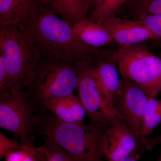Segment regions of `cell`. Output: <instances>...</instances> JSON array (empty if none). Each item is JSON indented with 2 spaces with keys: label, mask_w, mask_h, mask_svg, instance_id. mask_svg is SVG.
<instances>
[{
  "label": "cell",
  "mask_w": 161,
  "mask_h": 161,
  "mask_svg": "<svg viewBox=\"0 0 161 161\" xmlns=\"http://www.w3.org/2000/svg\"><path fill=\"white\" fill-rule=\"evenodd\" d=\"M23 25L40 54L53 62H86L95 66L112 53L85 43L74 33L71 25L52 10L42 8Z\"/></svg>",
  "instance_id": "6da1fadb"
},
{
  "label": "cell",
  "mask_w": 161,
  "mask_h": 161,
  "mask_svg": "<svg viewBox=\"0 0 161 161\" xmlns=\"http://www.w3.org/2000/svg\"><path fill=\"white\" fill-rule=\"evenodd\" d=\"M110 125L65 122L53 115L40 116L36 132L53 141L77 161H104L105 138Z\"/></svg>",
  "instance_id": "7a4b0ae2"
},
{
  "label": "cell",
  "mask_w": 161,
  "mask_h": 161,
  "mask_svg": "<svg viewBox=\"0 0 161 161\" xmlns=\"http://www.w3.org/2000/svg\"><path fill=\"white\" fill-rule=\"evenodd\" d=\"M0 50L4 54L7 72L4 94L30 87L41 54L23 24L1 26Z\"/></svg>",
  "instance_id": "3957f363"
},
{
  "label": "cell",
  "mask_w": 161,
  "mask_h": 161,
  "mask_svg": "<svg viewBox=\"0 0 161 161\" xmlns=\"http://www.w3.org/2000/svg\"><path fill=\"white\" fill-rule=\"evenodd\" d=\"M112 56L123 79L137 84L149 97L161 92V59L145 42L119 47Z\"/></svg>",
  "instance_id": "277c9868"
},
{
  "label": "cell",
  "mask_w": 161,
  "mask_h": 161,
  "mask_svg": "<svg viewBox=\"0 0 161 161\" xmlns=\"http://www.w3.org/2000/svg\"><path fill=\"white\" fill-rule=\"evenodd\" d=\"M33 111L27 93L18 91L1 95L0 126L20 137L22 146H35L32 135L35 133L39 116Z\"/></svg>",
  "instance_id": "5b68a950"
},
{
  "label": "cell",
  "mask_w": 161,
  "mask_h": 161,
  "mask_svg": "<svg viewBox=\"0 0 161 161\" xmlns=\"http://www.w3.org/2000/svg\"><path fill=\"white\" fill-rule=\"evenodd\" d=\"M75 66L79 98L92 123L126 122L97 85L92 72L94 66L86 62H80Z\"/></svg>",
  "instance_id": "8992f818"
},
{
  "label": "cell",
  "mask_w": 161,
  "mask_h": 161,
  "mask_svg": "<svg viewBox=\"0 0 161 161\" xmlns=\"http://www.w3.org/2000/svg\"><path fill=\"white\" fill-rule=\"evenodd\" d=\"M78 83L76 66L53 62L42 69H37L30 87L35 91L34 98L40 103L74 94Z\"/></svg>",
  "instance_id": "52a82bcc"
},
{
  "label": "cell",
  "mask_w": 161,
  "mask_h": 161,
  "mask_svg": "<svg viewBox=\"0 0 161 161\" xmlns=\"http://www.w3.org/2000/svg\"><path fill=\"white\" fill-rule=\"evenodd\" d=\"M149 96L137 84L125 79H121L120 86L113 105L136 134L144 140L142 135L144 115Z\"/></svg>",
  "instance_id": "ba28073f"
},
{
  "label": "cell",
  "mask_w": 161,
  "mask_h": 161,
  "mask_svg": "<svg viewBox=\"0 0 161 161\" xmlns=\"http://www.w3.org/2000/svg\"><path fill=\"white\" fill-rule=\"evenodd\" d=\"M148 150L147 139L138 136L126 122L110 125L105 138V158L108 161H116L126 157L139 155L141 149Z\"/></svg>",
  "instance_id": "9c48e42d"
},
{
  "label": "cell",
  "mask_w": 161,
  "mask_h": 161,
  "mask_svg": "<svg viewBox=\"0 0 161 161\" xmlns=\"http://www.w3.org/2000/svg\"><path fill=\"white\" fill-rule=\"evenodd\" d=\"M110 36L120 47L129 46L156 40L146 26L138 20H131L115 16L103 23Z\"/></svg>",
  "instance_id": "30bf717a"
},
{
  "label": "cell",
  "mask_w": 161,
  "mask_h": 161,
  "mask_svg": "<svg viewBox=\"0 0 161 161\" xmlns=\"http://www.w3.org/2000/svg\"><path fill=\"white\" fill-rule=\"evenodd\" d=\"M38 0H0L1 26L24 24L42 9Z\"/></svg>",
  "instance_id": "8fae6325"
},
{
  "label": "cell",
  "mask_w": 161,
  "mask_h": 161,
  "mask_svg": "<svg viewBox=\"0 0 161 161\" xmlns=\"http://www.w3.org/2000/svg\"><path fill=\"white\" fill-rule=\"evenodd\" d=\"M60 120L68 123L83 122L85 108L79 97L74 94L40 103Z\"/></svg>",
  "instance_id": "7c38bea8"
},
{
  "label": "cell",
  "mask_w": 161,
  "mask_h": 161,
  "mask_svg": "<svg viewBox=\"0 0 161 161\" xmlns=\"http://www.w3.org/2000/svg\"><path fill=\"white\" fill-rule=\"evenodd\" d=\"M117 67L111 54L109 58L92 69V75L98 87L113 105L114 98L120 86L121 80L119 78Z\"/></svg>",
  "instance_id": "4fadbf2b"
},
{
  "label": "cell",
  "mask_w": 161,
  "mask_h": 161,
  "mask_svg": "<svg viewBox=\"0 0 161 161\" xmlns=\"http://www.w3.org/2000/svg\"><path fill=\"white\" fill-rule=\"evenodd\" d=\"M72 28L80 40L90 46L98 48L110 46L115 43L102 23L86 19L75 23Z\"/></svg>",
  "instance_id": "5bb4252c"
},
{
  "label": "cell",
  "mask_w": 161,
  "mask_h": 161,
  "mask_svg": "<svg viewBox=\"0 0 161 161\" xmlns=\"http://www.w3.org/2000/svg\"><path fill=\"white\" fill-rule=\"evenodd\" d=\"M90 3V0H54L52 10L73 26L86 19Z\"/></svg>",
  "instance_id": "9a60e30c"
},
{
  "label": "cell",
  "mask_w": 161,
  "mask_h": 161,
  "mask_svg": "<svg viewBox=\"0 0 161 161\" xmlns=\"http://www.w3.org/2000/svg\"><path fill=\"white\" fill-rule=\"evenodd\" d=\"M131 0H90L95 8L89 19L103 23L106 20L115 16L121 6Z\"/></svg>",
  "instance_id": "2e32d148"
},
{
  "label": "cell",
  "mask_w": 161,
  "mask_h": 161,
  "mask_svg": "<svg viewBox=\"0 0 161 161\" xmlns=\"http://www.w3.org/2000/svg\"><path fill=\"white\" fill-rule=\"evenodd\" d=\"M47 140L45 144L37 147L36 161H77L53 141Z\"/></svg>",
  "instance_id": "e0dca14e"
},
{
  "label": "cell",
  "mask_w": 161,
  "mask_h": 161,
  "mask_svg": "<svg viewBox=\"0 0 161 161\" xmlns=\"http://www.w3.org/2000/svg\"><path fill=\"white\" fill-rule=\"evenodd\" d=\"M161 122V100L149 97L145 115L142 135H150L155 127Z\"/></svg>",
  "instance_id": "ac0fdd59"
},
{
  "label": "cell",
  "mask_w": 161,
  "mask_h": 161,
  "mask_svg": "<svg viewBox=\"0 0 161 161\" xmlns=\"http://www.w3.org/2000/svg\"><path fill=\"white\" fill-rule=\"evenodd\" d=\"M130 2H135V8L132 14L134 15L161 14V0H131Z\"/></svg>",
  "instance_id": "d6986e66"
},
{
  "label": "cell",
  "mask_w": 161,
  "mask_h": 161,
  "mask_svg": "<svg viewBox=\"0 0 161 161\" xmlns=\"http://www.w3.org/2000/svg\"><path fill=\"white\" fill-rule=\"evenodd\" d=\"M149 30L156 40H161V14H143L137 19Z\"/></svg>",
  "instance_id": "ffe728a7"
},
{
  "label": "cell",
  "mask_w": 161,
  "mask_h": 161,
  "mask_svg": "<svg viewBox=\"0 0 161 161\" xmlns=\"http://www.w3.org/2000/svg\"><path fill=\"white\" fill-rule=\"evenodd\" d=\"M22 149V145H19L16 141L7 138L0 133V158L6 157L9 153Z\"/></svg>",
  "instance_id": "44dd1931"
},
{
  "label": "cell",
  "mask_w": 161,
  "mask_h": 161,
  "mask_svg": "<svg viewBox=\"0 0 161 161\" xmlns=\"http://www.w3.org/2000/svg\"><path fill=\"white\" fill-rule=\"evenodd\" d=\"M36 147H26L23 146V149L9 153L6 157V161H22L30 152L36 150Z\"/></svg>",
  "instance_id": "7402d4cb"
},
{
  "label": "cell",
  "mask_w": 161,
  "mask_h": 161,
  "mask_svg": "<svg viewBox=\"0 0 161 161\" xmlns=\"http://www.w3.org/2000/svg\"><path fill=\"white\" fill-rule=\"evenodd\" d=\"M147 142L148 144V150L150 151L155 145L159 143H161V135L153 138H147Z\"/></svg>",
  "instance_id": "603a6c76"
},
{
  "label": "cell",
  "mask_w": 161,
  "mask_h": 161,
  "mask_svg": "<svg viewBox=\"0 0 161 161\" xmlns=\"http://www.w3.org/2000/svg\"><path fill=\"white\" fill-rule=\"evenodd\" d=\"M139 158V155H132L126 157L116 161H137Z\"/></svg>",
  "instance_id": "cb8c5ba5"
},
{
  "label": "cell",
  "mask_w": 161,
  "mask_h": 161,
  "mask_svg": "<svg viewBox=\"0 0 161 161\" xmlns=\"http://www.w3.org/2000/svg\"><path fill=\"white\" fill-rule=\"evenodd\" d=\"M38 1L43 6H45V5H47L48 3H53L54 0H38Z\"/></svg>",
  "instance_id": "d4e9b609"
},
{
  "label": "cell",
  "mask_w": 161,
  "mask_h": 161,
  "mask_svg": "<svg viewBox=\"0 0 161 161\" xmlns=\"http://www.w3.org/2000/svg\"><path fill=\"white\" fill-rule=\"evenodd\" d=\"M156 161H161V151L160 154L157 160Z\"/></svg>",
  "instance_id": "484cf974"
}]
</instances>
